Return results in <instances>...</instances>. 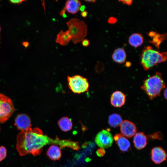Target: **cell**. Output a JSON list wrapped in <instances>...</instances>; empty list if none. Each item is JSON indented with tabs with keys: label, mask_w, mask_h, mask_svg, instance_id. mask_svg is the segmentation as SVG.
Returning a JSON list of instances; mask_svg holds the SVG:
<instances>
[{
	"label": "cell",
	"mask_w": 167,
	"mask_h": 167,
	"mask_svg": "<svg viewBox=\"0 0 167 167\" xmlns=\"http://www.w3.org/2000/svg\"><path fill=\"white\" fill-rule=\"evenodd\" d=\"M68 31L74 44H77L84 39L87 34V26L84 22L80 19L72 18L66 23Z\"/></svg>",
	"instance_id": "obj_4"
},
{
	"label": "cell",
	"mask_w": 167,
	"mask_h": 167,
	"mask_svg": "<svg viewBox=\"0 0 167 167\" xmlns=\"http://www.w3.org/2000/svg\"><path fill=\"white\" fill-rule=\"evenodd\" d=\"M126 101V96L122 92L117 91L113 92L110 98V103L115 107H121L123 106Z\"/></svg>",
	"instance_id": "obj_12"
},
{
	"label": "cell",
	"mask_w": 167,
	"mask_h": 167,
	"mask_svg": "<svg viewBox=\"0 0 167 167\" xmlns=\"http://www.w3.org/2000/svg\"><path fill=\"white\" fill-rule=\"evenodd\" d=\"M120 126L121 134L126 138H131L136 133L137 128L135 125L130 121L123 120Z\"/></svg>",
	"instance_id": "obj_8"
},
{
	"label": "cell",
	"mask_w": 167,
	"mask_h": 167,
	"mask_svg": "<svg viewBox=\"0 0 167 167\" xmlns=\"http://www.w3.org/2000/svg\"><path fill=\"white\" fill-rule=\"evenodd\" d=\"M166 33L161 34L157 32L156 35L152 37V40L149 42L154 44L157 48H159V46L162 41L166 39Z\"/></svg>",
	"instance_id": "obj_21"
},
{
	"label": "cell",
	"mask_w": 167,
	"mask_h": 167,
	"mask_svg": "<svg viewBox=\"0 0 167 167\" xmlns=\"http://www.w3.org/2000/svg\"><path fill=\"white\" fill-rule=\"evenodd\" d=\"M151 155L152 161L157 164L165 161L167 158V154L165 151L160 147H156L153 148L151 150Z\"/></svg>",
	"instance_id": "obj_10"
},
{
	"label": "cell",
	"mask_w": 167,
	"mask_h": 167,
	"mask_svg": "<svg viewBox=\"0 0 167 167\" xmlns=\"http://www.w3.org/2000/svg\"><path fill=\"white\" fill-rule=\"evenodd\" d=\"M67 80L69 88L75 93L80 94L88 90L89 84L87 79L80 75L68 76Z\"/></svg>",
	"instance_id": "obj_5"
},
{
	"label": "cell",
	"mask_w": 167,
	"mask_h": 167,
	"mask_svg": "<svg viewBox=\"0 0 167 167\" xmlns=\"http://www.w3.org/2000/svg\"><path fill=\"white\" fill-rule=\"evenodd\" d=\"M16 140V149L21 156L29 154L34 156L38 155L44 146L49 144L71 148L74 146L73 141L51 138L44 135L41 130L37 127L33 129L30 127L21 132L17 136Z\"/></svg>",
	"instance_id": "obj_1"
},
{
	"label": "cell",
	"mask_w": 167,
	"mask_h": 167,
	"mask_svg": "<svg viewBox=\"0 0 167 167\" xmlns=\"http://www.w3.org/2000/svg\"><path fill=\"white\" fill-rule=\"evenodd\" d=\"M163 95L165 99H167V88H165L164 90Z\"/></svg>",
	"instance_id": "obj_30"
},
{
	"label": "cell",
	"mask_w": 167,
	"mask_h": 167,
	"mask_svg": "<svg viewBox=\"0 0 167 167\" xmlns=\"http://www.w3.org/2000/svg\"><path fill=\"white\" fill-rule=\"evenodd\" d=\"M82 44L84 47H88L90 44L89 40L87 39H84L82 41Z\"/></svg>",
	"instance_id": "obj_24"
},
{
	"label": "cell",
	"mask_w": 167,
	"mask_h": 167,
	"mask_svg": "<svg viewBox=\"0 0 167 167\" xmlns=\"http://www.w3.org/2000/svg\"><path fill=\"white\" fill-rule=\"evenodd\" d=\"M58 125L61 129L65 132L71 130L73 126L71 119L67 117L61 118L58 121Z\"/></svg>",
	"instance_id": "obj_19"
},
{
	"label": "cell",
	"mask_w": 167,
	"mask_h": 167,
	"mask_svg": "<svg viewBox=\"0 0 167 167\" xmlns=\"http://www.w3.org/2000/svg\"><path fill=\"white\" fill-rule=\"evenodd\" d=\"M1 28L0 26V31H1Z\"/></svg>",
	"instance_id": "obj_34"
},
{
	"label": "cell",
	"mask_w": 167,
	"mask_h": 167,
	"mask_svg": "<svg viewBox=\"0 0 167 167\" xmlns=\"http://www.w3.org/2000/svg\"><path fill=\"white\" fill-rule=\"evenodd\" d=\"M156 32L154 31L150 32L148 33V35L151 37H153L156 34Z\"/></svg>",
	"instance_id": "obj_28"
},
{
	"label": "cell",
	"mask_w": 167,
	"mask_h": 167,
	"mask_svg": "<svg viewBox=\"0 0 167 167\" xmlns=\"http://www.w3.org/2000/svg\"><path fill=\"white\" fill-rule=\"evenodd\" d=\"M143 82L141 88L151 100L160 96L161 91L165 87L162 74L157 72L155 75L144 80Z\"/></svg>",
	"instance_id": "obj_3"
},
{
	"label": "cell",
	"mask_w": 167,
	"mask_h": 167,
	"mask_svg": "<svg viewBox=\"0 0 167 167\" xmlns=\"http://www.w3.org/2000/svg\"><path fill=\"white\" fill-rule=\"evenodd\" d=\"M66 9L65 7L62 9L60 12V15L62 16L63 18H66L67 17V15L66 14Z\"/></svg>",
	"instance_id": "obj_25"
},
{
	"label": "cell",
	"mask_w": 167,
	"mask_h": 167,
	"mask_svg": "<svg viewBox=\"0 0 167 167\" xmlns=\"http://www.w3.org/2000/svg\"><path fill=\"white\" fill-rule=\"evenodd\" d=\"M129 44L132 46L137 47L141 45L143 42V36L139 33H134L132 34L128 39Z\"/></svg>",
	"instance_id": "obj_18"
},
{
	"label": "cell",
	"mask_w": 167,
	"mask_h": 167,
	"mask_svg": "<svg viewBox=\"0 0 167 167\" xmlns=\"http://www.w3.org/2000/svg\"><path fill=\"white\" fill-rule=\"evenodd\" d=\"M85 9V6L84 5L81 6H80L79 10H80L81 12L83 11H84Z\"/></svg>",
	"instance_id": "obj_31"
},
{
	"label": "cell",
	"mask_w": 167,
	"mask_h": 167,
	"mask_svg": "<svg viewBox=\"0 0 167 167\" xmlns=\"http://www.w3.org/2000/svg\"><path fill=\"white\" fill-rule=\"evenodd\" d=\"M167 52L161 53L154 49L152 46L145 47L141 56V64L144 70L147 71L158 64L165 62Z\"/></svg>",
	"instance_id": "obj_2"
},
{
	"label": "cell",
	"mask_w": 167,
	"mask_h": 167,
	"mask_svg": "<svg viewBox=\"0 0 167 167\" xmlns=\"http://www.w3.org/2000/svg\"><path fill=\"white\" fill-rule=\"evenodd\" d=\"M85 2H92V3H94L96 1V0H84Z\"/></svg>",
	"instance_id": "obj_32"
},
{
	"label": "cell",
	"mask_w": 167,
	"mask_h": 167,
	"mask_svg": "<svg viewBox=\"0 0 167 167\" xmlns=\"http://www.w3.org/2000/svg\"><path fill=\"white\" fill-rule=\"evenodd\" d=\"M117 21V19L113 17H110L108 19V22L110 24H113Z\"/></svg>",
	"instance_id": "obj_26"
},
{
	"label": "cell",
	"mask_w": 167,
	"mask_h": 167,
	"mask_svg": "<svg viewBox=\"0 0 167 167\" xmlns=\"http://www.w3.org/2000/svg\"><path fill=\"white\" fill-rule=\"evenodd\" d=\"M121 116L117 113H113L109 117L108 122L109 125L113 128L120 126L122 122Z\"/></svg>",
	"instance_id": "obj_20"
},
{
	"label": "cell",
	"mask_w": 167,
	"mask_h": 167,
	"mask_svg": "<svg viewBox=\"0 0 167 167\" xmlns=\"http://www.w3.org/2000/svg\"><path fill=\"white\" fill-rule=\"evenodd\" d=\"M126 57L125 50L121 48L115 50L112 55L113 60L119 63H124L126 60Z\"/></svg>",
	"instance_id": "obj_17"
},
{
	"label": "cell",
	"mask_w": 167,
	"mask_h": 167,
	"mask_svg": "<svg viewBox=\"0 0 167 167\" xmlns=\"http://www.w3.org/2000/svg\"><path fill=\"white\" fill-rule=\"evenodd\" d=\"M119 1L122 2L123 3L127 4L128 5H131L132 3L133 0H119Z\"/></svg>",
	"instance_id": "obj_27"
},
{
	"label": "cell",
	"mask_w": 167,
	"mask_h": 167,
	"mask_svg": "<svg viewBox=\"0 0 167 167\" xmlns=\"http://www.w3.org/2000/svg\"><path fill=\"white\" fill-rule=\"evenodd\" d=\"M15 125L19 130L22 131H25L31 127L30 118L26 114H19L15 119Z\"/></svg>",
	"instance_id": "obj_9"
},
{
	"label": "cell",
	"mask_w": 167,
	"mask_h": 167,
	"mask_svg": "<svg viewBox=\"0 0 167 167\" xmlns=\"http://www.w3.org/2000/svg\"><path fill=\"white\" fill-rule=\"evenodd\" d=\"M6 155V150L4 146L0 147V161L4 159Z\"/></svg>",
	"instance_id": "obj_22"
},
{
	"label": "cell",
	"mask_w": 167,
	"mask_h": 167,
	"mask_svg": "<svg viewBox=\"0 0 167 167\" xmlns=\"http://www.w3.org/2000/svg\"><path fill=\"white\" fill-rule=\"evenodd\" d=\"M15 110L11 100L6 96L0 93V123L6 121Z\"/></svg>",
	"instance_id": "obj_6"
},
{
	"label": "cell",
	"mask_w": 167,
	"mask_h": 167,
	"mask_svg": "<svg viewBox=\"0 0 167 167\" xmlns=\"http://www.w3.org/2000/svg\"><path fill=\"white\" fill-rule=\"evenodd\" d=\"M133 142L135 147L140 150L144 148L147 145V138L142 132L136 133L134 136Z\"/></svg>",
	"instance_id": "obj_13"
},
{
	"label": "cell",
	"mask_w": 167,
	"mask_h": 167,
	"mask_svg": "<svg viewBox=\"0 0 167 167\" xmlns=\"http://www.w3.org/2000/svg\"><path fill=\"white\" fill-rule=\"evenodd\" d=\"M113 138L121 151L126 152L130 150L131 145L130 141L121 134L116 135Z\"/></svg>",
	"instance_id": "obj_11"
},
{
	"label": "cell",
	"mask_w": 167,
	"mask_h": 167,
	"mask_svg": "<svg viewBox=\"0 0 167 167\" xmlns=\"http://www.w3.org/2000/svg\"><path fill=\"white\" fill-rule=\"evenodd\" d=\"M126 66L129 67L131 66V63L129 62H127L126 63Z\"/></svg>",
	"instance_id": "obj_33"
},
{
	"label": "cell",
	"mask_w": 167,
	"mask_h": 167,
	"mask_svg": "<svg viewBox=\"0 0 167 167\" xmlns=\"http://www.w3.org/2000/svg\"><path fill=\"white\" fill-rule=\"evenodd\" d=\"M113 138L108 130L103 129L96 134L95 141L96 145L101 148L110 147L112 144Z\"/></svg>",
	"instance_id": "obj_7"
},
{
	"label": "cell",
	"mask_w": 167,
	"mask_h": 167,
	"mask_svg": "<svg viewBox=\"0 0 167 167\" xmlns=\"http://www.w3.org/2000/svg\"><path fill=\"white\" fill-rule=\"evenodd\" d=\"M88 14V12L86 11H84L81 13V15L84 18H86Z\"/></svg>",
	"instance_id": "obj_29"
},
{
	"label": "cell",
	"mask_w": 167,
	"mask_h": 167,
	"mask_svg": "<svg viewBox=\"0 0 167 167\" xmlns=\"http://www.w3.org/2000/svg\"><path fill=\"white\" fill-rule=\"evenodd\" d=\"M71 39V36L68 30L65 32L61 30L57 35L56 43L62 46L67 45Z\"/></svg>",
	"instance_id": "obj_16"
},
{
	"label": "cell",
	"mask_w": 167,
	"mask_h": 167,
	"mask_svg": "<svg viewBox=\"0 0 167 167\" xmlns=\"http://www.w3.org/2000/svg\"><path fill=\"white\" fill-rule=\"evenodd\" d=\"M81 6V2L79 0H68L66 2L64 7L68 12L75 14L79 10Z\"/></svg>",
	"instance_id": "obj_15"
},
{
	"label": "cell",
	"mask_w": 167,
	"mask_h": 167,
	"mask_svg": "<svg viewBox=\"0 0 167 167\" xmlns=\"http://www.w3.org/2000/svg\"><path fill=\"white\" fill-rule=\"evenodd\" d=\"M46 154L52 160H58L61 156L60 148L57 145L51 144L48 148L46 152Z\"/></svg>",
	"instance_id": "obj_14"
},
{
	"label": "cell",
	"mask_w": 167,
	"mask_h": 167,
	"mask_svg": "<svg viewBox=\"0 0 167 167\" xmlns=\"http://www.w3.org/2000/svg\"><path fill=\"white\" fill-rule=\"evenodd\" d=\"M26 0H10V2L13 4H21Z\"/></svg>",
	"instance_id": "obj_23"
}]
</instances>
